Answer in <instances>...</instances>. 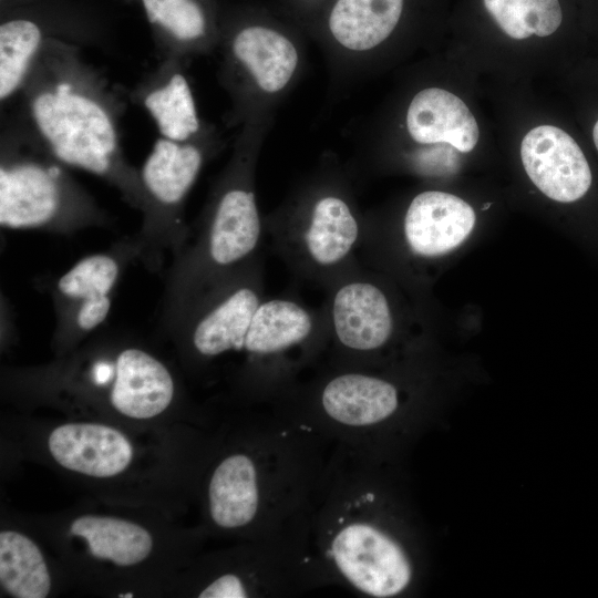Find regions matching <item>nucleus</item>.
<instances>
[{"mask_svg":"<svg viewBox=\"0 0 598 598\" xmlns=\"http://www.w3.org/2000/svg\"><path fill=\"white\" fill-rule=\"evenodd\" d=\"M82 49L47 41L19 94L3 107L11 111H1V123L66 167L104 179L142 213L138 168L121 142L124 92L83 58Z\"/></svg>","mask_w":598,"mask_h":598,"instance_id":"obj_1","label":"nucleus"},{"mask_svg":"<svg viewBox=\"0 0 598 598\" xmlns=\"http://www.w3.org/2000/svg\"><path fill=\"white\" fill-rule=\"evenodd\" d=\"M381 461L333 445L313 502L310 544L326 586L394 598L410 590L416 566Z\"/></svg>","mask_w":598,"mask_h":598,"instance_id":"obj_2","label":"nucleus"},{"mask_svg":"<svg viewBox=\"0 0 598 598\" xmlns=\"http://www.w3.org/2000/svg\"><path fill=\"white\" fill-rule=\"evenodd\" d=\"M260 415L240 447L217 460L206 484L210 524L265 538L307 529L333 445L278 409Z\"/></svg>","mask_w":598,"mask_h":598,"instance_id":"obj_3","label":"nucleus"},{"mask_svg":"<svg viewBox=\"0 0 598 598\" xmlns=\"http://www.w3.org/2000/svg\"><path fill=\"white\" fill-rule=\"evenodd\" d=\"M261 121L248 122L184 246L165 274L158 328L166 331L198 293L261 255L265 217L256 197Z\"/></svg>","mask_w":598,"mask_h":598,"instance_id":"obj_4","label":"nucleus"},{"mask_svg":"<svg viewBox=\"0 0 598 598\" xmlns=\"http://www.w3.org/2000/svg\"><path fill=\"white\" fill-rule=\"evenodd\" d=\"M265 230L297 278L326 288L358 259L364 219L344 178L324 172L267 215Z\"/></svg>","mask_w":598,"mask_h":598,"instance_id":"obj_5","label":"nucleus"},{"mask_svg":"<svg viewBox=\"0 0 598 598\" xmlns=\"http://www.w3.org/2000/svg\"><path fill=\"white\" fill-rule=\"evenodd\" d=\"M56 161L10 126L0 133V224L70 236L107 228L114 218Z\"/></svg>","mask_w":598,"mask_h":598,"instance_id":"obj_6","label":"nucleus"},{"mask_svg":"<svg viewBox=\"0 0 598 598\" xmlns=\"http://www.w3.org/2000/svg\"><path fill=\"white\" fill-rule=\"evenodd\" d=\"M328 340L323 308L298 298H265L248 329L236 382L255 402L276 404L323 359Z\"/></svg>","mask_w":598,"mask_h":598,"instance_id":"obj_7","label":"nucleus"},{"mask_svg":"<svg viewBox=\"0 0 598 598\" xmlns=\"http://www.w3.org/2000/svg\"><path fill=\"white\" fill-rule=\"evenodd\" d=\"M220 147L213 126L185 142L159 136L138 168L144 208L142 225L134 236L140 247L138 261L150 271H159L165 254H176L186 243L190 231L185 219L187 197L203 167Z\"/></svg>","mask_w":598,"mask_h":598,"instance_id":"obj_8","label":"nucleus"},{"mask_svg":"<svg viewBox=\"0 0 598 598\" xmlns=\"http://www.w3.org/2000/svg\"><path fill=\"white\" fill-rule=\"evenodd\" d=\"M264 277L260 255L194 297L165 332L198 364L240 354L265 299Z\"/></svg>","mask_w":598,"mask_h":598,"instance_id":"obj_9","label":"nucleus"},{"mask_svg":"<svg viewBox=\"0 0 598 598\" xmlns=\"http://www.w3.org/2000/svg\"><path fill=\"white\" fill-rule=\"evenodd\" d=\"M322 306L328 330L320 363L334 367L381 364L395 333L390 297L358 258L324 288Z\"/></svg>","mask_w":598,"mask_h":598,"instance_id":"obj_10","label":"nucleus"},{"mask_svg":"<svg viewBox=\"0 0 598 598\" xmlns=\"http://www.w3.org/2000/svg\"><path fill=\"white\" fill-rule=\"evenodd\" d=\"M218 43L219 78L233 101L234 122L261 121L264 104L283 93L297 76L301 60L297 43L283 30L258 21L218 35Z\"/></svg>","mask_w":598,"mask_h":598,"instance_id":"obj_11","label":"nucleus"},{"mask_svg":"<svg viewBox=\"0 0 598 598\" xmlns=\"http://www.w3.org/2000/svg\"><path fill=\"white\" fill-rule=\"evenodd\" d=\"M138 259L135 236H125L103 251L82 257L49 282L58 348L75 346L104 324L125 269Z\"/></svg>","mask_w":598,"mask_h":598,"instance_id":"obj_12","label":"nucleus"},{"mask_svg":"<svg viewBox=\"0 0 598 598\" xmlns=\"http://www.w3.org/2000/svg\"><path fill=\"white\" fill-rule=\"evenodd\" d=\"M188 60L163 58L127 93L154 122L159 136L178 142L194 140L212 126L198 113L186 74Z\"/></svg>","mask_w":598,"mask_h":598,"instance_id":"obj_13","label":"nucleus"},{"mask_svg":"<svg viewBox=\"0 0 598 598\" xmlns=\"http://www.w3.org/2000/svg\"><path fill=\"white\" fill-rule=\"evenodd\" d=\"M520 157L530 181L553 200L575 202L591 185V171L581 148L559 127L532 128L522 141Z\"/></svg>","mask_w":598,"mask_h":598,"instance_id":"obj_14","label":"nucleus"},{"mask_svg":"<svg viewBox=\"0 0 598 598\" xmlns=\"http://www.w3.org/2000/svg\"><path fill=\"white\" fill-rule=\"evenodd\" d=\"M476 216L462 198L424 190L410 202L403 217V238L417 258H435L457 248L472 233Z\"/></svg>","mask_w":598,"mask_h":598,"instance_id":"obj_15","label":"nucleus"},{"mask_svg":"<svg viewBox=\"0 0 598 598\" xmlns=\"http://www.w3.org/2000/svg\"><path fill=\"white\" fill-rule=\"evenodd\" d=\"M175 394V379L165 363L140 344L122 341L111 406L130 419L147 420L166 411Z\"/></svg>","mask_w":598,"mask_h":598,"instance_id":"obj_16","label":"nucleus"},{"mask_svg":"<svg viewBox=\"0 0 598 598\" xmlns=\"http://www.w3.org/2000/svg\"><path fill=\"white\" fill-rule=\"evenodd\" d=\"M52 457L64 468L91 476L112 477L131 463L133 447L118 430L99 423H66L48 440Z\"/></svg>","mask_w":598,"mask_h":598,"instance_id":"obj_17","label":"nucleus"},{"mask_svg":"<svg viewBox=\"0 0 598 598\" xmlns=\"http://www.w3.org/2000/svg\"><path fill=\"white\" fill-rule=\"evenodd\" d=\"M410 137L419 145L448 144L462 153L478 141V126L466 104L440 87H426L411 100L405 115Z\"/></svg>","mask_w":598,"mask_h":598,"instance_id":"obj_18","label":"nucleus"},{"mask_svg":"<svg viewBox=\"0 0 598 598\" xmlns=\"http://www.w3.org/2000/svg\"><path fill=\"white\" fill-rule=\"evenodd\" d=\"M156 34L161 59L210 53L217 49L218 32L199 0H141Z\"/></svg>","mask_w":598,"mask_h":598,"instance_id":"obj_19","label":"nucleus"},{"mask_svg":"<svg viewBox=\"0 0 598 598\" xmlns=\"http://www.w3.org/2000/svg\"><path fill=\"white\" fill-rule=\"evenodd\" d=\"M404 0H333L326 27L333 43L352 54L378 48L396 28Z\"/></svg>","mask_w":598,"mask_h":598,"instance_id":"obj_20","label":"nucleus"},{"mask_svg":"<svg viewBox=\"0 0 598 598\" xmlns=\"http://www.w3.org/2000/svg\"><path fill=\"white\" fill-rule=\"evenodd\" d=\"M70 534L83 538L95 558L122 567L140 564L153 548V538L147 529L112 516H80L72 522Z\"/></svg>","mask_w":598,"mask_h":598,"instance_id":"obj_21","label":"nucleus"},{"mask_svg":"<svg viewBox=\"0 0 598 598\" xmlns=\"http://www.w3.org/2000/svg\"><path fill=\"white\" fill-rule=\"evenodd\" d=\"M0 582L16 598H44L50 594L51 578L42 553L19 532L0 533Z\"/></svg>","mask_w":598,"mask_h":598,"instance_id":"obj_22","label":"nucleus"},{"mask_svg":"<svg viewBox=\"0 0 598 598\" xmlns=\"http://www.w3.org/2000/svg\"><path fill=\"white\" fill-rule=\"evenodd\" d=\"M498 27L511 38L548 37L563 20L558 0H483Z\"/></svg>","mask_w":598,"mask_h":598,"instance_id":"obj_23","label":"nucleus"},{"mask_svg":"<svg viewBox=\"0 0 598 598\" xmlns=\"http://www.w3.org/2000/svg\"><path fill=\"white\" fill-rule=\"evenodd\" d=\"M592 137H594V143L598 150V121L596 122L595 126H594V130H592Z\"/></svg>","mask_w":598,"mask_h":598,"instance_id":"obj_24","label":"nucleus"},{"mask_svg":"<svg viewBox=\"0 0 598 598\" xmlns=\"http://www.w3.org/2000/svg\"><path fill=\"white\" fill-rule=\"evenodd\" d=\"M118 597H121V598H124V597L125 598H131V597H133V594H131V592H128L126 595L120 594Z\"/></svg>","mask_w":598,"mask_h":598,"instance_id":"obj_25","label":"nucleus"},{"mask_svg":"<svg viewBox=\"0 0 598 598\" xmlns=\"http://www.w3.org/2000/svg\"><path fill=\"white\" fill-rule=\"evenodd\" d=\"M491 204H486L483 206V209H486L487 207H489Z\"/></svg>","mask_w":598,"mask_h":598,"instance_id":"obj_26","label":"nucleus"},{"mask_svg":"<svg viewBox=\"0 0 598 598\" xmlns=\"http://www.w3.org/2000/svg\"><path fill=\"white\" fill-rule=\"evenodd\" d=\"M1 1H3V0H1Z\"/></svg>","mask_w":598,"mask_h":598,"instance_id":"obj_27","label":"nucleus"}]
</instances>
